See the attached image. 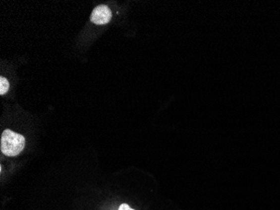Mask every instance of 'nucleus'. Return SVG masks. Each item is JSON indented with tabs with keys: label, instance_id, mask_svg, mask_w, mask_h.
I'll list each match as a JSON object with an SVG mask.
<instances>
[{
	"label": "nucleus",
	"instance_id": "nucleus-1",
	"mask_svg": "<svg viewBox=\"0 0 280 210\" xmlns=\"http://www.w3.org/2000/svg\"><path fill=\"white\" fill-rule=\"evenodd\" d=\"M25 146V137L10 130H5L1 137V151L7 156H18Z\"/></svg>",
	"mask_w": 280,
	"mask_h": 210
},
{
	"label": "nucleus",
	"instance_id": "nucleus-2",
	"mask_svg": "<svg viewBox=\"0 0 280 210\" xmlns=\"http://www.w3.org/2000/svg\"><path fill=\"white\" fill-rule=\"evenodd\" d=\"M112 18V12L109 7L101 4L93 9L91 14V21L96 25H106Z\"/></svg>",
	"mask_w": 280,
	"mask_h": 210
},
{
	"label": "nucleus",
	"instance_id": "nucleus-3",
	"mask_svg": "<svg viewBox=\"0 0 280 210\" xmlns=\"http://www.w3.org/2000/svg\"><path fill=\"white\" fill-rule=\"evenodd\" d=\"M8 88H9V83H8V80L6 79L5 77L1 76L0 77V94L3 95L8 92Z\"/></svg>",
	"mask_w": 280,
	"mask_h": 210
},
{
	"label": "nucleus",
	"instance_id": "nucleus-4",
	"mask_svg": "<svg viewBox=\"0 0 280 210\" xmlns=\"http://www.w3.org/2000/svg\"><path fill=\"white\" fill-rule=\"evenodd\" d=\"M118 210H133L132 208L129 207V206H128V205H126V204H122V205H121V206H120L119 209H118Z\"/></svg>",
	"mask_w": 280,
	"mask_h": 210
}]
</instances>
